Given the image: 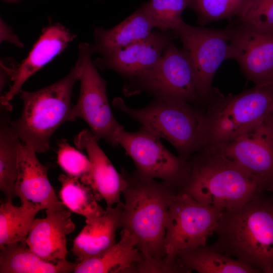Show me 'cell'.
<instances>
[{"label": "cell", "mask_w": 273, "mask_h": 273, "mask_svg": "<svg viewBox=\"0 0 273 273\" xmlns=\"http://www.w3.org/2000/svg\"><path fill=\"white\" fill-rule=\"evenodd\" d=\"M136 243L134 236L122 229L118 242L96 255L76 263L73 272H136L137 266L143 259Z\"/></svg>", "instance_id": "ffe728a7"}, {"label": "cell", "mask_w": 273, "mask_h": 273, "mask_svg": "<svg viewBox=\"0 0 273 273\" xmlns=\"http://www.w3.org/2000/svg\"><path fill=\"white\" fill-rule=\"evenodd\" d=\"M214 249L259 272L273 273V201L262 193L246 204L223 210Z\"/></svg>", "instance_id": "7a4b0ae2"}, {"label": "cell", "mask_w": 273, "mask_h": 273, "mask_svg": "<svg viewBox=\"0 0 273 273\" xmlns=\"http://www.w3.org/2000/svg\"><path fill=\"white\" fill-rule=\"evenodd\" d=\"M181 42L195 72L201 101L208 102L213 93L214 75L228 59L231 26L215 29L195 26L182 20L172 30Z\"/></svg>", "instance_id": "30bf717a"}, {"label": "cell", "mask_w": 273, "mask_h": 273, "mask_svg": "<svg viewBox=\"0 0 273 273\" xmlns=\"http://www.w3.org/2000/svg\"><path fill=\"white\" fill-rule=\"evenodd\" d=\"M57 161L68 175L78 178L83 183L90 168L88 157L72 147L65 141L59 144Z\"/></svg>", "instance_id": "f1b7e54d"}, {"label": "cell", "mask_w": 273, "mask_h": 273, "mask_svg": "<svg viewBox=\"0 0 273 273\" xmlns=\"http://www.w3.org/2000/svg\"><path fill=\"white\" fill-rule=\"evenodd\" d=\"M94 53L92 44L81 43L76 63L79 69L80 93L72 107V121L79 117L83 119L90 131L98 141L104 139L112 146H117V135L124 127L114 118L106 91V81L99 73L92 60Z\"/></svg>", "instance_id": "ba28073f"}, {"label": "cell", "mask_w": 273, "mask_h": 273, "mask_svg": "<svg viewBox=\"0 0 273 273\" xmlns=\"http://www.w3.org/2000/svg\"><path fill=\"white\" fill-rule=\"evenodd\" d=\"M175 38L172 30L153 31L146 38L102 56L93 62L102 69L112 70L132 80L153 67L166 46Z\"/></svg>", "instance_id": "5bb4252c"}, {"label": "cell", "mask_w": 273, "mask_h": 273, "mask_svg": "<svg viewBox=\"0 0 273 273\" xmlns=\"http://www.w3.org/2000/svg\"><path fill=\"white\" fill-rule=\"evenodd\" d=\"M223 210L201 203L189 194L178 193L168 210L165 223L164 249L168 264L177 271L180 251L206 245L214 233Z\"/></svg>", "instance_id": "52a82bcc"}, {"label": "cell", "mask_w": 273, "mask_h": 273, "mask_svg": "<svg viewBox=\"0 0 273 273\" xmlns=\"http://www.w3.org/2000/svg\"><path fill=\"white\" fill-rule=\"evenodd\" d=\"M272 117L217 149L249 174L264 191L273 188Z\"/></svg>", "instance_id": "7c38bea8"}, {"label": "cell", "mask_w": 273, "mask_h": 273, "mask_svg": "<svg viewBox=\"0 0 273 273\" xmlns=\"http://www.w3.org/2000/svg\"><path fill=\"white\" fill-rule=\"evenodd\" d=\"M122 172L126 184L122 193L124 202L120 228L134 236L136 247L143 256L136 272H171L164 249L165 223L169 207L179 192L163 181L135 171L132 174Z\"/></svg>", "instance_id": "6da1fadb"}, {"label": "cell", "mask_w": 273, "mask_h": 273, "mask_svg": "<svg viewBox=\"0 0 273 273\" xmlns=\"http://www.w3.org/2000/svg\"><path fill=\"white\" fill-rule=\"evenodd\" d=\"M1 40H7L13 44L18 46L22 47V44L19 40L17 36L14 35L10 28L3 21H1Z\"/></svg>", "instance_id": "4dcf8cb0"}, {"label": "cell", "mask_w": 273, "mask_h": 273, "mask_svg": "<svg viewBox=\"0 0 273 273\" xmlns=\"http://www.w3.org/2000/svg\"><path fill=\"white\" fill-rule=\"evenodd\" d=\"M32 148L19 141L15 195L21 205L39 211L63 204L56 196L48 176V167L42 164Z\"/></svg>", "instance_id": "9a60e30c"}, {"label": "cell", "mask_w": 273, "mask_h": 273, "mask_svg": "<svg viewBox=\"0 0 273 273\" xmlns=\"http://www.w3.org/2000/svg\"><path fill=\"white\" fill-rule=\"evenodd\" d=\"M160 139L141 126L134 132L123 128L119 132L117 142L133 161L138 174L160 179L180 192L189 172V160L171 153Z\"/></svg>", "instance_id": "9c48e42d"}, {"label": "cell", "mask_w": 273, "mask_h": 273, "mask_svg": "<svg viewBox=\"0 0 273 273\" xmlns=\"http://www.w3.org/2000/svg\"><path fill=\"white\" fill-rule=\"evenodd\" d=\"M98 142L90 131L86 129L74 138L75 146L86 151L90 164L83 184L92 189L98 201L104 200L106 208H110L121 202L126 181L123 173L117 171Z\"/></svg>", "instance_id": "2e32d148"}, {"label": "cell", "mask_w": 273, "mask_h": 273, "mask_svg": "<svg viewBox=\"0 0 273 273\" xmlns=\"http://www.w3.org/2000/svg\"><path fill=\"white\" fill-rule=\"evenodd\" d=\"M1 273L73 272L76 263L66 259L57 262L45 261L34 253L26 241L0 247Z\"/></svg>", "instance_id": "7402d4cb"}, {"label": "cell", "mask_w": 273, "mask_h": 273, "mask_svg": "<svg viewBox=\"0 0 273 273\" xmlns=\"http://www.w3.org/2000/svg\"><path fill=\"white\" fill-rule=\"evenodd\" d=\"M152 20L155 28L162 31L173 30L183 20L188 7L187 0H149L141 6Z\"/></svg>", "instance_id": "83f0119b"}, {"label": "cell", "mask_w": 273, "mask_h": 273, "mask_svg": "<svg viewBox=\"0 0 273 273\" xmlns=\"http://www.w3.org/2000/svg\"><path fill=\"white\" fill-rule=\"evenodd\" d=\"M208 102L205 148L217 149L273 116V81L256 84L235 95L213 89Z\"/></svg>", "instance_id": "8992f818"}, {"label": "cell", "mask_w": 273, "mask_h": 273, "mask_svg": "<svg viewBox=\"0 0 273 273\" xmlns=\"http://www.w3.org/2000/svg\"><path fill=\"white\" fill-rule=\"evenodd\" d=\"M154 28L152 20L141 6L121 23L110 29L95 27L93 51L101 56L105 55L146 38Z\"/></svg>", "instance_id": "44dd1931"}, {"label": "cell", "mask_w": 273, "mask_h": 273, "mask_svg": "<svg viewBox=\"0 0 273 273\" xmlns=\"http://www.w3.org/2000/svg\"><path fill=\"white\" fill-rule=\"evenodd\" d=\"M238 21L266 30H273V0H252Z\"/></svg>", "instance_id": "f546056e"}, {"label": "cell", "mask_w": 273, "mask_h": 273, "mask_svg": "<svg viewBox=\"0 0 273 273\" xmlns=\"http://www.w3.org/2000/svg\"><path fill=\"white\" fill-rule=\"evenodd\" d=\"M188 7L197 17V22L207 24L234 17L239 18L252 0H187Z\"/></svg>", "instance_id": "4316f807"}, {"label": "cell", "mask_w": 273, "mask_h": 273, "mask_svg": "<svg viewBox=\"0 0 273 273\" xmlns=\"http://www.w3.org/2000/svg\"><path fill=\"white\" fill-rule=\"evenodd\" d=\"M238 22L231 26L228 59L237 61L255 84L273 81V30Z\"/></svg>", "instance_id": "4fadbf2b"}, {"label": "cell", "mask_w": 273, "mask_h": 273, "mask_svg": "<svg viewBox=\"0 0 273 273\" xmlns=\"http://www.w3.org/2000/svg\"><path fill=\"white\" fill-rule=\"evenodd\" d=\"M272 123H273V116L272 117Z\"/></svg>", "instance_id": "d6a6232c"}, {"label": "cell", "mask_w": 273, "mask_h": 273, "mask_svg": "<svg viewBox=\"0 0 273 273\" xmlns=\"http://www.w3.org/2000/svg\"><path fill=\"white\" fill-rule=\"evenodd\" d=\"M11 105L1 104L0 120V189L6 201L15 196L17 177V151L20 140L11 125L9 112Z\"/></svg>", "instance_id": "cb8c5ba5"}, {"label": "cell", "mask_w": 273, "mask_h": 273, "mask_svg": "<svg viewBox=\"0 0 273 273\" xmlns=\"http://www.w3.org/2000/svg\"><path fill=\"white\" fill-rule=\"evenodd\" d=\"M113 104L142 126L169 142L185 159L188 160L206 146V114L190 103L156 98L145 107L135 109L117 97Z\"/></svg>", "instance_id": "277c9868"}, {"label": "cell", "mask_w": 273, "mask_h": 273, "mask_svg": "<svg viewBox=\"0 0 273 273\" xmlns=\"http://www.w3.org/2000/svg\"><path fill=\"white\" fill-rule=\"evenodd\" d=\"M176 262L185 270L199 273H257L256 269L207 245L179 252Z\"/></svg>", "instance_id": "603a6c76"}, {"label": "cell", "mask_w": 273, "mask_h": 273, "mask_svg": "<svg viewBox=\"0 0 273 273\" xmlns=\"http://www.w3.org/2000/svg\"><path fill=\"white\" fill-rule=\"evenodd\" d=\"M131 92H147L156 98L183 101H201L191 63L183 49L170 42L158 62L131 80Z\"/></svg>", "instance_id": "8fae6325"}, {"label": "cell", "mask_w": 273, "mask_h": 273, "mask_svg": "<svg viewBox=\"0 0 273 273\" xmlns=\"http://www.w3.org/2000/svg\"><path fill=\"white\" fill-rule=\"evenodd\" d=\"M79 75L76 63L70 72L57 82L36 91L20 92L22 111L17 120L11 121V125L20 141L36 153L47 152L58 128L65 122L73 121L71 95Z\"/></svg>", "instance_id": "5b68a950"}, {"label": "cell", "mask_w": 273, "mask_h": 273, "mask_svg": "<svg viewBox=\"0 0 273 273\" xmlns=\"http://www.w3.org/2000/svg\"><path fill=\"white\" fill-rule=\"evenodd\" d=\"M270 192H271L272 193V201H273V189H272L270 191Z\"/></svg>", "instance_id": "1f68e13d"}, {"label": "cell", "mask_w": 273, "mask_h": 273, "mask_svg": "<svg viewBox=\"0 0 273 273\" xmlns=\"http://www.w3.org/2000/svg\"><path fill=\"white\" fill-rule=\"evenodd\" d=\"M123 203L106 208L102 216L86 222L73 241L72 251L77 263L96 255L116 243V232L120 228Z\"/></svg>", "instance_id": "d6986e66"}, {"label": "cell", "mask_w": 273, "mask_h": 273, "mask_svg": "<svg viewBox=\"0 0 273 273\" xmlns=\"http://www.w3.org/2000/svg\"><path fill=\"white\" fill-rule=\"evenodd\" d=\"M58 179L61 184L60 199L71 211L83 216L85 222L104 214L92 189L79 179L62 174Z\"/></svg>", "instance_id": "d4e9b609"}, {"label": "cell", "mask_w": 273, "mask_h": 273, "mask_svg": "<svg viewBox=\"0 0 273 273\" xmlns=\"http://www.w3.org/2000/svg\"><path fill=\"white\" fill-rule=\"evenodd\" d=\"M76 37L65 27L56 23L44 28L27 57L15 67L9 90L1 97V104L10 101L19 94L24 83L37 71L61 53Z\"/></svg>", "instance_id": "ac0fdd59"}, {"label": "cell", "mask_w": 273, "mask_h": 273, "mask_svg": "<svg viewBox=\"0 0 273 273\" xmlns=\"http://www.w3.org/2000/svg\"><path fill=\"white\" fill-rule=\"evenodd\" d=\"M39 211L23 205L15 206L12 201L2 203L0 206V247L25 241Z\"/></svg>", "instance_id": "484cf974"}, {"label": "cell", "mask_w": 273, "mask_h": 273, "mask_svg": "<svg viewBox=\"0 0 273 273\" xmlns=\"http://www.w3.org/2000/svg\"><path fill=\"white\" fill-rule=\"evenodd\" d=\"M188 160L190 170L180 192L201 203L230 209L264 191L249 174L218 149L205 148Z\"/></svg>", "instance_id": "3957f363"}, {"label": "cell", "mask_w": 273, "mask_h": 273, "mask_svg": "<svg viewBox=\"0 0 273 273\" xmlns=\"http://www.w3.org/2000/svg\"><path fill=\"white\" fill-rule=\"evenodd\" d=\"M70 211L63 204L46 209L45 218L34 220L25 241L43 260L57 262L66 259V237L75 229Z\"/></svg>", "instance_id": "e0dca14e"}, {"label": "cell", "mask_w": 273, "mask_h": 273, "mask_svg": "<svg viewBox=\"0 0 273 273\" xmlns=\"http://www.w3.org/2000/svg\"><path fill=\"white\" fill-rule=\"evenodd\" d=\"M272 189H273V188H272Z\"/></svg>", "instance_id": "836d02e7"}]
</instances>
